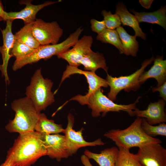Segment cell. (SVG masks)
Instances as JSON below:
<instances>
[{"label": "cell", "instance_id": "obj_1", "mask_svg": "<svg viewBox=\"0 0 166 166\" xmlns=\"http://www.w3.org/2000/svg\"><path fill=\"white\" fill-rule=\"evenodd\" d=\"M46 155L42 135L35 131L19 134L2 164L7 166H30Z\"/></svg>", "mask_w": 166, "mask_h": 166}, {"label": "cell", "instance_id": "obj_2", "mask_svg": "<svg viewBox=\"0 0 166 166\" xmlns=\"http://www.w3.org/2000/svg\"><path fill=\"white\" fill-rule=\"evenodd\" d=\"M11 107L15 113V117L6 126V129L19 134L35 131L41 113L32 101L26 97L17 99L12 102Z\"/></svg>", "mask_w": 166, "mask_h": 166}, {"label": "cell", "instance_id": "obj_3", "mask_svg": "<svg viewBox=\"0 0 166 166\" xmlns=\"http://www.w3.org/2000/svg\"><path fill=\"white\" fill-rule=\"evenodd\" d=\"M141 119L142 118L137 117L126 128L111 129L104 136L114 142L118 148L128 150L150 143H161L160 139L149 136L144 132L141 126Z\"/></svg>", "mask_w": 166, "mask_h": 166}, {"label": "cell", "instance_id": "obj_4", "mask_svg": "<svg viewBox=\"0 0 166 166\" xmlns=\"http://www.w3.org/2000/svg\"><path fill=\"white\" fill-rule=\"evenodd\" d=\"M82 32L81 29L77 28L61 43L54 45H40L29 55L16 59L12 67L13 70L17 71L27 64L36 63L41 59L46 60L54 55L57 56L66 51L79 39Z\"/></svg>", "mask_w": 166, "mask_h": 166}, {"label": "cell", "instance_id": "obj_5", "mask_svg": "<svg viewBox=\"0 0 166 166\" xmlns=\"http://www.w3.org/2000/svg\"><path fill=\"white\" fill-rule=\"evenodd\" d=\"M53 85L51 80L43 77L41 68L36 70L31 77L26 89V97L39 112L45 110L54 102V94L51 91Z\"/></svg>", "mask_w": 166, "mask_h": 166}, {"label": "cell", "instance_id": "obj_6", "mask_svg": "<svg viewBox=\"0 0 166 166\" xmlns=\"http://www.w3.org/2000/svg\"><path fill=\"white\" fill-rule=\"evenodd\" d=\"M140 97H139L134 103L125 105L114 103L105 96L101 88L96 90L88 97L85 105L92 110L91 115L93 117L105 116L109 112H120L121 111L127 112L130 116H135L133 111L136 108V104L138 102Z\"/></svg>", "mask_w": 166, "mask_h": 166}, {"label": "cell", "instance_id": "obj_7", "mask_svg": "<svg viewBox=\"0 0 166 166\" xmlns=\"http://www.w3.org/2000/svg\"><path fill=\"white\" fill-rule=\"evenodd\" d=\"M155 58L153 56L144 60L141 68L136 72L127 76H121L118 77H113L107 74L106 78L110 90L108 93V97L113 101L116 100L117 96L119 92L124 89L127 92L132 90L136 91L140 87L139 78L144 72L145 68Z\"/></svg>", "mask_w": 166, "mask_h": 166}, {"label": "cell", "instance_id": "obj_8", "mask_svg": "<svg viewBox=\"0 0 166 166\" xmlns=\"http://www.w3.org/2000/svg\"><path fill=\"white\" fill-rule=\"evenodd\" d=\"M32 30L34 36L40 45L58 43L63 33L56 21L46 22L40 18H36L32 23Z\"/></svg>", "mask_w": 166, "mask_h": 166}, {"label": "cell", "instance_id": "obj_9", "mask_svg": "<svg viewBox=\"0 0 166 166\" xmlns=\"http://www.w3.org/2000/svg\"><path fill=\"white\" fill-rule=\"evenodd\" d=\"M78 67L67 65L66 69L63 73L59 87L64 80L69 77L70 75L74 74H82L86 77L89 84L88 92L85 95H78L72 97L65 104L69 101L73 100L78 101L82 105H85L87 98L94 92L101 87L107 88L108 86L106 80L98 76L95 73L82 70L78 68Z\"/></svg>", "mask_w": 166, "mask_h": 166}, {"label": "cell", "instance_id": "obj_10", "mask_svg": "<svg viewBox=\"0 0 166 166\" xmlns=\"http://www.w3.org/2000/svg\"><path fill=\"white\" fill-rule=\"evenodd\" d=\"M67 119V126L64 133L66 148L70 156L75 154L80 148L104 145L105 143L101 138L92 142L86 141L82 136V129L78 131L73 129L74 118L71 113H69L68 115Z\"/></svg>", "mask_w": 166, "mask_h": 166}, {"label": "cell", "instance_id": "obj_11", "mask_svg": "<svg viewBox=\"0 0 166 166\" xmlns=\"http://www.w3.org/2000/svg\"><path fill=\"white\" fill-rule=\"evenodd\" d=\"M134 155L141 166H166V149L157 143L138 148Z\"/></svg>", "mask_w": 166, "mask_h": 166}, {"label": "cell", "instance_id": "obj_12", "mask_svg": "<svg viewBox=\"0 0 166 166\" xmlns=\"http://www.w3.org/2000/svg\"><path fill=\"white\" fill-rule=\"evenodd\" d=\"M93 41L91 36L84 35L77 41L72 48L57 55V57L66 61L70 66L78 67L83 58L92 50Z\"/></svg>", "mask_w": 166, "mask_h": 166}, {"label": "cell", "instance_id": "obj_13", "mask_svg": "<svg viewBox=\"0 0 166 166\" xmlns=\"http://www.w3.org/2000/svg\"><path fill=\"white\" fill-rule=\"evenodd\" d=\"M47 155L58 161L70 156L67 149L64 135L59 134L43 135Z\"/></svg>", "mask_w": 166, "mask_h": 166}, {"label": "cell", "instance_id": "obj_14", "mask_svg": "<svg viewBox=\"0 0 166 166\" xmlns=\"http://www.w3.org/2000/svg\"><path fill=\"white\" fill-rule=\"evenodd\" d=\"M165 101L163 99H160L158 101L150 103L144 110H140L136 108L133 111L135 115L145 119L152 125L166 122Z\"/></svg>", "mask_w": 166, "mask_h": 166}, {"label": "cell", "instance_id": "obj_15", "mask_svg": "<svg viewBox=\"0 0 166 166\" xmlns=\"http://www.w3.org/2000/svg\"><path fill=\"white\" fill-rule=\"evenodd\" d=\"M31 2V0L20 1V4L25 5V7L18 12H7V20L13 21L15 19H21L23 21L25 25L32 23L35 21L36 15L40 10L45 7L58 2L59 1H46L38 5H33Z\"/></svg>", "mask_w": 166, "mask_h": 166}, {"label": "cell", "instance_id": "obj_16", "mask_svg": "<svg viewBox=\"0 0 166 166\" xmlns=\"http://www.w3.org/2000/svg\"><path fill=\"white\" fill-rule=\"evenodd\" d=\"M13 21L8 20L6 21L5 29L1 30L3 38V45L0 46V53L2 55V64L0 65V70L2 75L4 76L6 82L9 81L7 69L9 59L11 57L10 51L15 41L14 35L12 31V25Z\"/></svg>", "mask_w": 166, "mask_h": 166}, {"label": "cell", "instance_id": "obj_17", "mask_svg": "<svg viewBox=\"0 0 166 166\" xmlns=\"http://www.w3.org/2000/svg\"><path fill=\"white\" fill-rule=\"evenodd\" d=\"M154 64L148 71L144 72L139 78L140 85L147 79L154 78L157 81L156 87H159L166 81V60L162 56L157 55L154 60Z\"/></svg>", "mask_w": 166, "mask_h": 166}, {"label": "cell", "instance_id": "obj_18", "mask_svg": "<svg viewBox=\"0 0 166 166\" xmlns=\"http://www.w3.org/2000/svg\"><path fill=\"white\" fill-rule=\"evenodd\" d=\"M116 13L119 16L121 23L123 26L131 27L135 31V36L145 40V33L140 28L139 22L134 15L131 14L127 10L126 6L122 2L118 3L116 5Z\"/></svg>", "mask_w": 166, "mask_h": 166}, {"label": "cell", "instance_id": "obj_19", "mask_svg": "<svg viewBox=\"0 0 166 166\" xmlns=\"http://www.w3.org/2000/svg\"><path fill=\"white\" fill-rule=\"evenodd\" d=\"M119 151V148L116 147L105 148L100 153H97L86 149L84 152L89 159L95 161L99 166H115Z\"/></svg>", "mask_w": 166, "mask_h": 166}, {"label": "cell", "instance_id": "obj_20", "mask_svg": "<svg viewBox=\"0 0 166 166\" xmlns=\"http://www.w3.org/2000/svg\"><path fill=\"white\" fill-rule=\"evenodd\" d=\"M135 16L139 23L146 22L158 24L166 30V7L161 6L158 10L151 12H138L130 10Z\"/></svg>", "mask_w": 166, "mask_h": 166}, {"label": "cell", "instance_id": "obj_21", "mask_svg": "<svg viewBox=\"0 0 166 166\" xmlns=\"http://www.w3.org/2000/svg\"><path fill=\"white\" fill-rule=\"evenodd\" d=\"M80 64L84 66L85 71L95 73L97 69L101 68L108 73V68L103 54L92 50L83 58Z\"/></svg>", "mask_w": 166, "mask_h": 166}, {"label": "cell", "instance_id": "obj_22", "mask_svg": "<svg viewBox=\"0 0 166 166\" xmlns=\"http://www.w3.org/2000/svg\"><path fill=\"white\" fill-rule=\"evenodd\" d=\"M122 44L123 53L127 56H136L139 48L136 37L129 34L124 28L120 26L116 29Z\"/></svg>", "mask_w": 166, "mask_h": 166}, {"label": "cell", "instance_id": "obj_23", "mask_svg": "<svg viewBox=\"0 0 166 166\" xmlns=\"http://www.w3.org/2000/svg\"><path fill=\"white\" fill-rule=\"evenodd\" d=\"M35 131L42 135H49L64 133L65 129L61 125L55 123L53 120L48 119L45 114L41 113Z\"/></svg>", "mask_w": 166, "mask_h": 166}, {"label": "cell", "instance_id": "obj_24", "mask_svg": "<svg viewBox=\"0 0 166 166\" xmlns=\"http://www.w3.org/2000/svg\"><path fill=\"white\" fill-rule=\"evenodd\" d=\"M33 23L25 25L14 36L16 40L32 49H36L40 45L33 34L32 30Z\"/></svg>", "mask_w": 166, "mask_h": 166}, {"label": "cell", "instance_id": "obj_25", "mask_svg": "<svg viewBox=\"0 0 166 166\" xmlns=\"http://www.w3.org/2000/svg\"><path fill=\"white\" fill-rule=\"evenodd\" d=\"M96 39L102 43L113 45L119 50L120 54L123 53V46L116 30L106 28L101 33L97 34Z\"/></svg>", "mask_w": 166, "mask_h": 166}, {"label": "cell", "instance_id": "obj_26", "mask_svg": "<svg viewBox=\"0 0 166 166\" xmlns=\"http://www.w3.org/2000/svg\"><path fill=\"white\" fill-rule=\"evenodd\" d=\"M119 151L115 166H141L134 154L129 150L118 148Z\"/></svg>", "mask_w": 166, "mask_h": 166}, {"label": "cell", "instance_id": "obj_27", "mask_svg": "<svg viewBox=\"0 0 166 166\" xmlns=\"http://www.w3.org/2000/svg\"><path fill=\"white\" fill-rule=\"evenodd\" d=\"M141 126L144 132L149 136H166V124L164 123L157 125H152L149 124L145 119L142 118Z\"/></svg>", "mask_w": 166, "mask_h": 166}, {"label": "cell", "instance_id": "obj_28", "mask_svg": "<svg viewBox=\"0 0 166 166\" xmlns=\"http://www.w3.org/2000/svg\"><path fill=\"white\" fill-rule=\"evenodd\" d=\"M35 49L15 40L10 51V55L14 57L16 59H18L29 55Z\"/></svg>", "mask_w": 166, "mask_h": 166}, {"label": "cell", "instance_id": "obj_29", "mask_svg": "<svg viewBox=\"0 0 166 166\" xmlns=\"http://www.w3.org/2000/svg\"><path fill=\"white\" fill-rule=\"evenodd\" d=\"M101 14L104 17L103 20L106 28L114 30L121 26L122 23L120 18L117 14H113L110 11H108L105 10L102 11Z\"/></svg>", "mask_w": 166, "mask_h": 166}, {"label": "cell", "instance_id": "obj_30", "mask_svg": "<svg viewBox=\"0 0 166 166\" xmlns=\"http://www.w3.org/2000/svg\"><path fill=\"white\" fill-rule=\"evenodd\" d=\"M90 23L91 28L92 31L97 33L98 34L101 33L106 29L105 23L103 20L99 21L93 18L90 20Z\"/></svg>", "mask_w": 166, "mask_h": 166}, {"label": "cell", "instance_id": "obj_31", "mask_svg": "<svg viewBox=\"0 0 166 166\" xmlns=\"http://www.w3.org/2000/svg\"><path fill=\"white\" fill-rule=\"evenodd\" d=\"M151 90L152 92L159 91V96L165 101H166V82L159 87L152 88Z\"/></svg>", "mask_w": 166, "mask_h": 166}, {"label": "cell", "instance_id": "obj_32", "mask_svg": "<svg viewBox=\"0 0 166 166\" xmlns=\"http://www.w3.org/2000/svg\"><path fill=\"white\" fill-rule=\"evenodd\" d=\"M7 12L4 10L3 6L0 0V22L7 20Z\"/></svg>", "mask_w": 166, "mask_h": 166}, {"label": "cell", "instance_id": "obj_33", "mask_svg": "<svg viewBox=\"0 0 166 166\" xmlns=\"http://www.w3.org/2000/svg\"><path fill=\"white\" fill-rule=\"evenodd\" d=\"M153 1V0H139V2L142 6L148 9L151 7Z\"/></svg>", "mask_w": 166, "mask_h": 166}, {"label": "cell", "instance_id": "obj_34", "mask_svg": "<svg viewBox=\"0 0 166 166\" xmlns=\"http://www.w3.org/2000/svg\"><path fill=\"white\" fill-rule=\"evenodd\" d=\"M81 160L82 163L84 166H93L90 163L89 159L84 154L81 156Z\"/></svg>", "mask_w": 166, "mask_h": 166}, {"label": "cell", "instance_id": "obj_35", "mask_svg": "<svg viewBox=\"0 0 166 166\" xmlns=\"http://www.w3.org/2000/svg\"><path fill=\"white\" fill-rule=\"evenodd\" d=\"M0 166H6V165H5L4 164H2L1 165H0Z\"/></svg>", "mask_w": 166, "mask_h": 166}]
</instances>
